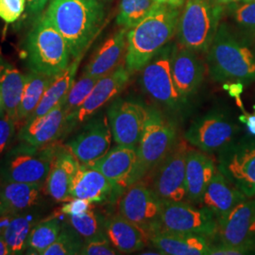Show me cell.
Here are the masks:
<instances>
[{"label":"cell","mask_w":255,"mask_h":255,"mask_svg":"<svg viewBox=\"0 0 255 255\" xmlns=\"http://www.w3.org/2000/svg\"><path fill=\"white\" fill-rule=\"evenodd\" d=\"M179 19V8L158 4L128 29L125 66L129 74L142 70L168 44L177 32Z\"/></svg>","instance_id":"6da1fadb"},{"label":"cell","mask_w":255,"mask_h":255,"mask_svg":"<svg viewBox=\"0 0 255 255\" xmlns=\"http://www.w3.org/2000/svg\"><path fill=\"white\" fill-rule=\"evenodd\" d=\"M46 17L64 36L71 57L84 54L103 22L100 0H49Z\"/></svg>","instance_id":"7a4b0ae2"},{"label":"cell","mask_w":255,"mask_h":255,"mask_svg":"<svg viewBox=\"0 0 255 255\" xmlns=\"http://www.w3.org/2000/svg\"><path fill=\"white\" fill-rule=\"evenodd\" d=\"M207 64L216 82L249 84L255 81V52L224 25H219L207 51Z\"/></svg>","instance_id":"3957f363"},{"label":"cell","mask_w":255,"mask_h":255,"mask_svg":"<svg viewBox=\"0 0 255 255\" xmlns=\"http://www.w3.org/2000/svg\"><path fill=\"white\" fill-rule=\"evenodd\" d=\"M25 57L29 70L51 77L62 73L69 65L68 45L45 13L38 16L27 33Z\"/></svg>","instance_id":"277c9868"},{"label":"cell","mask_w":255,"mask_h":255,"mask_svg":"<svg viewBox=\"0 0 255 255\" xmlns=\"http://www.w3.org/2000/svg\"><path fill=\"white\" fill-rule=\"evenodd\" d=\"M223 10L224 7L210 0H186L177 29L181 46L195 52H207Z\"/></svg>","instance_id":"5b68a950"},{"label":"cell","mask_w":255,"mask_h":255,"mask_svg":"<svg viewBox=\"0 0 255 255\" xmlns=\"http://www.w3.org/2000/svg\"><path fill=\"white\" fill-rule=\"evenodd\" d=\"M177 143V129L154 108H147L146 124L137 146V182L145 179Z\"/></svg>","instance_id":"8992f818"},{"label":"cell","mask_w":255,"mask_h":255,"mask_svg":"<svg viewBox=\"0 0 255 255\" xmlns=\"http://www.w3.org/2000/svg\"><path fill=\"white\" fill-rule=\"evenodd\" d=\"M164 203L152 188L141 180L118 199V214L144 230L150 237L161 230Z\"/></svg>","instance_id":"52a82bcc"},{"label":"cell","mask_w":255,"mask_h":255,"mask_svg":"<svg viewBox=\"0 0 255 255\" xmlns=\"http://www.w3.org/2000/svg\"><path fill=\"white\" fill-rule=\"evenodd\" d=\"M218 169L247 197H255V135L235 140L220 150Z\"/></svg>","instance_id":"ba28073f"},{"label":"cell","mask_w":255,"mask_h":255,"mask_svg":"<svg viewBox=\"0 0 255 255\" xmlns=\"http://www.w3.org/2000/svg\"><path fill=\"white\" fill-rule=\"evenodd\" d=\"M188 150L185 139L177 141L169 153L150 172L152 177L147 184L164 203L186 200L185 168Z\"/></svg>","instance_id":"9c48e42d"},{"label":"cell","mask_w":255,"mask_h":255,"mask_svg":"<svg viewBox=\"0 0 255 255\" xmlns=\"http://www.w3.org/2000/svg\"><path fill=\"white\" fill-rule=\"evenodd\" d=\"M27 146L9 153L2 169L3 178L8 182L44 184L57 146Z\"/></svg>","instance_id":"30bf717a"},{"label":"cell","mask_w":255,"mask_h":255,"mask_svg":"<svg viewBox=\"0 0 255 255\" xmlns=\"http://www.w3.org/2000/svg\"><path fill=\"white\" fill-rule=\"evenodd\" d=\"M218 222V245L235 248L243 255L255 252V196L239 202Z\"/></svg>","instance_id":"8fae6325"},{"label":"cell","mask_w":255,"mask_h":255,"mask_svg":"<svg viewBox=\"0 0 255 255\" xmlns=\"http://www.w3.org/2000/svg\"><path fill=\"white\" fill-rule=\"evenodd\" d=\"M240 131V127L228 116L212 112L195 119L184 134L186 142L206 153L219 152Z\"/></svg>","instance_id":"7c38bea8"},{"label":"cell","mask_w":255,"mask_h":255,"mask_svg":"<svg viewBox=\"0 0 255 255\" xmlns=\"http://www.w3.org/2000/svg\"><path fill=\"white\" fill-rule=\"evenodd\" d=\"M161 230L216 238L219 222L209 210L187 201L164 203ZM160 231V230H159Z\"/></svg>","instance_id":"4fadbf2b"},{"label":"cell","mask_w":255,"mask_h":255,"mask_svg":"<svg viewBox=\"0 0 255 255\" xmlns=\"http://www.w3.org/2000/svg\"><path fill=\"white\" fill-rule=\"evenodd\" d=\"M171 46L164 48L142 69L141 82L146 94L170 109H179L182 100L174 84L171 74Z\"/></svg>","instance_id":"5bb4252c"},{"label":"cell","mask_w":255,"mask_h":255,"mask_svg":"<svg viewBox=\"0 0 255 255\" xmlns=\"http://www.w3.org/2000/svg\"><path fill=\"white\" fill-rule=\"evenodd\" d=\"M147 108L139 101L118 99L107 111L113 138L118 145L137 147L146 124Z\"/></svg>","instance_id":"9a60e30c"},{"label":"cell","mask_w":255,"mask_h":255,"mask_svg":"<svg viewBox=\"0 0 255 255\" xmlns=\"http://www.w3.org/2000/svg\"><path fill=\"white\" fill-rule=\"evenodd\" d=\"M85 122L81 131L65 146L81 164H90L109 151L113 134L107 116H93Z\"/></svg>","instance_id":"2e32d148"},{"label":"cell","mask_w":255,"mask_h":255,"mask_svg":"<svg viewBox=\"0 0 255 255\" xmlns=\"http://www.w3.org/2000/svg\"><path fill=\"white\" fill-rule=\"evenodd\" d=\"M137 147L118 145L97 162L88 165L108 179L118 200L123 192L137 182Z\"/></svg>","instance_id":"e0dca14e"},{"label":"cell","mask_w":255,"mask_h":255,"mask_svg":"<svg viewBox=\"0 0 255 255\" xmlns=\"http://www.w3.org/2000/svg\"><path fill=\"white\" fill-rule=\"evenodd\" d=\"M130 74L125 64H120L112 72L101 78L94 86L90 95L80 108L66 119L65 131L83 123L96 115V113L122 91L129 81Z\"/></svg>","instance_id":"ac0fdd59"},{"label":"cell","mask_w":255,"mask_h":255,"mask_svg":"<svg viewBox=\"0 0 255 255\" xmlns=\"http://www.w3.org/2000/svg\"><path fill=\"white\" fill-rule=\"evenodd\" d=\"M65 99L46 115L25 123L20 129L19 139L26 145L34 147H42L54 143L65 131Z\"/></svg>","instance_id":"d6986e66"},{"label":"cell","mask_w":255,"mask_h":255,"mask_svg":"<svg viewBox=\"0 0 255 255\" xmlns=\"http://www.w3.org/2000/svg\"><path fill=\"white\" fill-rule=\"evenodd\" d=\"M203 64L195 51L182 46L172 47V79L177 91L185 102L198 90L203 78Z\"/></svg>","instance_id":"ffe728a7"},{"label":"cell","mask_w":255,"mask_h":255,"mask_svg":"<svg viewBox=\"0 0 255 255\" xmlns=\"http://www.w3.org/2000/svg\"><path fill=\"white\" fill-rule=\"evenodd\" d=\"M217 171L218 164L210 155L189 148L185 168L187 202L195 205L201 204L205 190Z\"/></svg>","instance_id":"44dd1931"},{"label":"cell","mask_w":255,"mask_h":255,"mask_svg":"<svg viewBox=\"0 0 255 255\" xmlns=\"http://www.w3.org/2000/svg\"><path fill=\"white\" fill-rule=\"evenodd\" d=\"M80 162L66 146H57L46 181V191L54 201L72 200L70 194L71 182Z\"/></svg>","instance_id":"7402d4cb"},{"label":"cell","mask_w":255,"mask_h":255,"mask_svg":"<svg viewBox=\"0 0 255 255\" xmlns=\"http://www.w3.org/2000/svg\"><path fill=\"white\" fill-rule=\"evenodd\" d=\"M149 242L163 255H207L212 250L209 238L186 233L160 230L149 237Z\"/></svg>","instance_id":"603a6c76"},{"label":"cell","mask_w":255,"mask_h":255,"mask_svg":"<svg viewBox=\"0 0 255 255\" xmlns=\"http://www.w3.org/2000/svg\"><path fill=\"white\" fill-rule=\"evenodd\" d=\"M70 194L72 198L93 203L117 201L114 187L108 179L88 164H80L71 182Z\"/></svg>","instance_id":"cb8c5ba5"},{"label":"cell","mask_w":255,"mask_h":255,"mask_svg":"<svg viewBox=\"0 0 255 255\" xmlns=\"http://www.w3.org/2000/svg\"><path fill=\"white\" fill-rule=\"evenodd\" d=\"M247 198L249 197L218 169L208 184L200 205L209 210L219 220Z\"/></svg>","instance_id":"d4e9b609"},{"label":"cell","mask_w":255,"mask_h":255,"mask_svg":"<svg viewBox=\"0 0 255 255\" xmlns=\"http://www.w3.org/2000/svg\"><path fill=\"white\" fill-rule=\"evenodd\" d=\"M104 231L112 245L123 255L142 250L149 241V236L144 230L119 214L105 218Z\"/></svg>","instance_id":"484cf974"},{"label":"cell","mask_w":255,"mask_h":255,"mask_svg":"<svg viewBox=\"0 0 255 255\" xmlns=\"http://www.w3.org/2000/svg\"><path fill=\"white\" fill-rule=\"evenodd\" d=\"M127 28L122 27L95 52L83 74L101 79L121 64L127 50Z\"/></svg>","instance_id":"4316f807"},{"label":"cell","mask_w":255,"mask_h":255,"mask_svg":"<svg viewBox=\"0 0 255 255\" xmlns=\"http://www.w3.org/2000/svg\"><path fill=\"white\" fill-rule=\"evenodd\" d=\"M43 184L5 181L0 185V206L3 215H13L35 206Z\"/></svg>","instance_id":"83f0119b"},{"label":"cell","mask_w":255,"mask_h":255,"mask_svg":"<svg viewBox=\"0 0 255 255\" xmlns=\"http://www.w3.org/2000/svg\"><path fill=\"white\" fill-rule=\"evenodd\" d=\"M83 55L84 54L80 55L75 58L73 62L67 66L65 70L55 77L53 81L47 87L36 109L29 116L26 123L38 117L46 115L50 110L53 109L57 104L64 101L68 92L70 91L71 87L73 86L76 74Z\"/></svg>","instance_id":"f1b7e54d"},{"label":"cell","mask_w":255,"mask_h":255,"mask_svg":"<svg viewBox=\"0 0 255 255\" xmlns=\"http://www.w3.org/2000/svg\"><path fill=\"white\" fill-rule=\"evenodd\" d=\"M26 76L0 57V93L4 112L16 121Z\"/></svg>","instance_id":"f546056e"},{"label":"cell","mask_w":255,"mask_h":255,"mask_svg":"<svg viewBox=\"0 0 255 255\" xmlns=\"http://www.w3.org/2000/svg\"><path fill=\"white\" fill-rule=\"evenodd\" d=\"M25 76L26 82L22 99L19 104L16 123L21 121H25L26 123L29 116L36 109L47 87L55 78L31 70Z\"/></svg>","instance_id":"4dcf8cb0"},{"label":"cell","mask_w":255,"mask_h":255,"mask_svg":"<svg viewBox=\"0 0 255 255\" xmlns=\"http://www.w3.org/2000/svg\"><path fill=\"white\" fill-rule=\"evenodd\" d=\"M35 221L29 216L15 215L1 230L9 249V255H22L27 249V240Z\"/></svg>","instance_id":"1f68e13d"},{"label":"cell","mask_w":255,"mask_h":255,"mask_svg":"<svg viewBox=\"0 0 255 255\" xmlns=\"http://www.w3.org/2000/svg\"><path fill=\"white\" fill-rule=\"evenodd\" d=\"M63 225L58 219L41 221L31 230L27 240V248L37 255H41L51 246L59 237Z\"/></svg>","instance_id":"d6a6232c"},{"label":"cell","mask_w":255,"mask_h":255,"mask_svg":"<svg viewBox=\"0 0 255 255\" xmlns=\"http://www.w3.org/2000/svg\"><path fill=\"white\" fill-rule=\"evenodd\" d=\"M157 5L154 0H121L117 23L129 29L145 18Z\"/></svg>","instance_id":"836d02e7"},{"label":"cell","mask_w":255,"mask_h":255,"mask_svg":"<svg viewBox=\"0 0 255 255\" xmlns=\"http://www.w3.org/2000/svg\"><path fill=\"white\" fill-rule=\"evenodd\" d=\"M104 222L105 218L97 213L94 206L81 215L68 217V224L73 227L83 240L105 234Z\"/></svg>","instance_id":"e575fe53"},{"label":"cell","mask_w":255,"mask_h":255,"mask_svg":"<svg viewBox=\"0 0 255 255\" xmlns=\"http://www.w3.org/2000/svg\"><path fill=\"white\" fill-rule=\"evenodd\" d=\"M83 241V238L74 230L70 224H64L54 243L47 248L42 255H80Z\"/></svg>","instance_id":"d590c367"},{"label":"cell","mask_w":255,"mask_h":255,"mask_svg":"<svg viewBox=\"0 0 255 255\" xmlns=\"http://www.w3.org/2000/svg\"><path fill=\"white\" fill-rule=\"evenodd\" d=\"M99 80V78L82 74V77L77 82H74L73 86L68 92L65 99L64 107L66 112V119L70 118L80 108V106L90 95Z\"/></svg>","instance_id":"8d00e7d4"},{"label":"cell","mask_w":255,"mask_h":255,"mask_svg":"<svg viewBox=\"0 0 255 255\" xmlns=\"http://www.w3.org/2000/svg\"><path fill=\"white\" fill-rule=\"evenodd\" d=\"M233 6L232 16L237 25L255 32V1H243Z\"/></svg>","instance_id":"74e56055"},{"label":"cell","mask_w":255,"mask_h":255,"mask_svg":"<svg viewBox=\"0 0 255 255\" xmlns=\"http://www.w3.org/2000/svg\"><path fill=\"white\" fill-rule=\"evenodd\" d=\"M119 254L110 242L106 234L85 239L80 253L82 255H116Z\"/></svg>","instance_id":"f35d334b"},{"label":"cell","mask_w":255,"mask_h":255,"mask_svg":"<svg viewBox=\"0 0 255 255\" xmlns=\"http://www.w3.org/2000/svg\"><path fill=\"white\" fill-rule=\"evenodd\" d=\"M27 0H0V18L11 24L18 20L26 9Z\"/></svg>","instance_id":"ab89813d"},{"label":"cell","mask_w":255,"mask_h":255,"mask_svg":"<svg viewBox=\"0 0 255 255\" xmlns=\"http://www.w3.org/2000/svg\"><path fill=\"white\" fill-rule=\"evenodd\" d=\"M16 121L5 112L0 117V155L2 154L12 139Z\"/></svg>","instance_id":"60d3db41"},{"label":"cell","mask_w":255,"mask_h":255,"mask_svg":"<svg viewBox=\"0 0 255 255\" xmlns=\"http://www.w3.org/2000/svg\"><path fill=\"white\" fill-rule=\"evenodd\" d=\"M93 206L94 205L91 201L83 200V199L73 198L72 200L64 203L60 209V213L67 216V217L77 216V215H81L82 213H85Z\"/></svg>","instance_id":"b9f144b4"},{"label":"cell","mask_w":255,"mask_h":255,"mask_svg":"<svg viewBox=\"0 0 255 255\" xmlns=\"http://www.w3.org/2000/svg\"><path fill=\"white\" fill-rule=\"evenodd\" d=\"M49 0H27V13L32 16L41 15Z\"/></svg>","instance_id":"7bdbcfd3"},{"label":"cell","mask_w":255,"mask_h":255,"mask_svg":"<svg viewBox=\"0 0 255 255\" xmlns=\"http://www.w3.org/2000/svg\"><path fill=\"white\" fill-rule=\"evenodd\" d=\"M226 89H228L229 94L231 97L235 98L237 101L238 106L243 109V104L241 102V99L240 96L243 93V89H244V84L241 82H233L231 83L228 86H225Z\"/></svg>","instance_id":"ee69618b"},{"label":"cell","mask_w":255,"mask_h":255,"mask_svg":"<svg viewBox=\"0 0 255 255\" xmlns=\"http://www.w3.org/2000/svg\"><path fill=\"white\" fill-rule=\"evenodd\" d=\"M254 108V114H248L244 111V114L239 117V121L246 125L248 131L251 135H255V105Z\"/></svg>","instance_id":"f6af8a7d"},{"label":"cell","mask_w":255,"mask_h":255,"mask_svg":"<svg viewBox=\"0 0 255 255\" xmlns=\"http://www.w3.org/2000/svg\"><path fill=\"white\" fill-rule=\"evenodd\" d=\"M159 5H167L175 8H180L185 4L186 0H154Z\"/></svg>","instance_id":"bcb514c9"},{"label":"cell","mask_w":255,"mask_h":255,"mask_svg":"<svg viewBox=\"0 0 255 255\" xmlns=\"http://www.w3.org/2000/svg\"><path fill=\"white\" fill-rule=\"evenodd\" d=\"M213 4H216L218 6H221V7H227V6H231V5H235L237 3L243 2L244 0H210Z\"/></svg>","instance_id":"7dc6e473"},{"label":"cell","mask_w":255,"mask_h":255,"mask_svg":"<svg viewBox=\"0 0 255 255\" xmlns=\"http://www.w3.org/2000/svg\"><path fill=\"white\" fill-rule=\"evenodd\" d=\"M9 252L7 243L4 239V237L2 236V234L0 233V255H9Z\"/></svg>","instance_id":"c3c4849f"},{"label":"cell","mask_w":255,"mask_h":255,"mask_svg":"<svg viewBox=\"0 0 255 255\" xmlns=\"http://www.w3.org/2000/svg\"><path fill=\"white\" fill-rule=\"evenodd\" d=\"M4 113V105H3V100H2V96L0 93V114Z\"/></svg>","instance_id":"681fc988"},{"label":"cell","mask_w":255,"mask_h":255,"mask_svg":"<svg viewBox=\"0 0 255 255\" xmlns=\"http://www.w3.org/2000/svg\"><path fill=\"white\" fill-rule=\"evenodd\" d=\"M3 214H2V209H1V206H0V216H2Z\"/></svg>","instance_id":"f907efd6"},{"label":"cell","mask_w":255,"mask_h":255,"mask_svg":"<svg viewBox=\"0 0 255 255\" xmlns=\"http://www.w3.org/2000/svg\"><path fill=\"white\" fill-rule=\"evenodd\" d=\"M244 1H255V0H244Z\"/></svg>","instance_id":"816d5d0a"}]
</instances>
